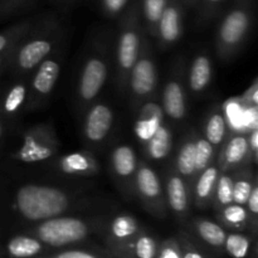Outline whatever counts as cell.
<instances>
[{
    "label": "cell",
    "instance_id": "cell-13",
    "mask_svg": "<svg viewBox=\"0 0 258 258\" xmlns=\"http://www.w3.org/2000/svg\"><path fill=\"white\" fill-rule=\"evenodd\" d=\"M136 184H138V190L140 196L145 201L151 202V207L158 208V214L160 208L156 203H161L163 193H161L160 179L156 175L155 171L148 165H141L136 174Z\"/></svg>",
    "mask_w": 258,
    "mask_h": 258
},
{
    "label": "cell",
    "instance_id": "cell-21",
    "mask_svg": "<svg viewBox=\"0 0 258 258\" xmlns=\"http://www.w3.org/2000/svg\"><path fill=\"white\" fill-rule=\"evenodd\" d=\"M166 194H168L170 208L179 216L185 214L189 207V199L186 194V186L180 176L171 175L169 178L166 184Z\"/></svg>",
    "mask_w": 258,
    "mask_h": 258
},
{
    "label": "cell",
    "instance_id": "cell-14",
    "mask_svg": "<svg viewBox=\"0 0 258 258\" xmlns=\"http://www.w3.org/2000/svg\"><path fill=\"white\" fill-rule=\"evenodd\" d=\"M164 111L173 120H183L186 113L185 95L183 86L178 81H170L166 83L163 95Z\"/></svg>",
    "mask_w": 258,
    "mask_h": 258
},
{
    "label": "cell",
    "instance_id": "cell-28",
    "mask_svg": "<svg viewBox=\"0 0 258 258\" xmlns=\"http://www.w3.org/2000/svg\"><path fill=\"white\" fill-rule=\"evenodd\" d=\"M176 169L183 176H191L196 169V141H186L176 158Z\"/></svg>",
    "mask_w": 258,
    "mask_h": 258
},
{
    "label": "cell",
    "instance_id": "cell-33",
    "mask_svg": "<svg viewBox=\"0 0 258 258\" xmlns=\"http://www.w3.org/2000/svg\"><path fill=\"white\" fill-rule=\"evenodd\" d=\"M233 183L234 181L229 175H222L217 180L216 196L222 208L233 203Z\"/></svg>",
    "mask_w": 258,
    "mask_h": 258
},
{
    "label": "cell",
    "instance_id": "cell-22",
    "mask_svg": "<svg viewBox=\"0 0 258 258\" xmlns=\"http://www.w3.org/2000/svg\"><path fill=\"white\" fill-rule=\"evenodd\" d=\"M212 78V63L207 55H197L189 73V85L194 92L206 90Z\"/></svg>",
    "mask_w": 258,
    "mask_h": 258
},
{
    "label": "cell",
    "instance_id": "cell-45",
    "mask_svg": "<svg viewBox=\"0 0 258 258\" xmlns=\"http://www.w3.org/2000/svg\"><path fill=\"white\" fill-rule=\"evenodd\" d=\"M223 2L224 0H202V3H203L204 14L208 15L209 13L214 12V10H216Z\"/></svg>",
    "mask_w": 258,
    "mask_h": 258
},
{
    "label": "cell",
    "instance_id": "cell-36",
    "mask_svg": "<svg viewBox=\"0 0 258 258\" xmlns=\"http://www.w3.org/2000/svg\"><path fill=\"white\" fill-rule=\"evenodd\" d=\"M252 186L253 184H251L246 179H239L236 183H233V203L239 204V206L247 204Z\"/></svg>",
    "mask_w": 258,
    "mask_h": 258
},
{
    "label": "cell",
    "instance_id": "cell-7",
    "mask_svg": "<svg viewBox=\"0 0 258 258\" xmlns=\"http://www.w3.org/2000/svg\"><path fill=\"white\" fill-rule=\"evenodd\" d=\"M107 80V64L100 57H92L85 63L80 80V96L83 101H92L100 93Z\"/></svg>",
    "mask_w": 258,
    "mask_h": 258
},
{
    "label": "cell",
    "instance_id": "cell-3",
    "mask_svg": "<svg viewBox=\"0 0 258 258\" xmlns=\"http://www.w3.org/2000/svg\"><path fill=\"white\" fill-rule=\"evenodd\" d=\"M252 23V0H237L224 15L218 30V49L222 55L236 52L246 39Z\"/></svg>",
    "mask_w": 258,
    "mask_h": 258
},
{
    "label": "cell",
    "instance_id": "cell-4",
    "mask_svg": "<svg viewBox=\"0 0 258 258\" xmlns=\"http://www.w3.org/2000/svg\"><path fill=\"white\" fill-rule=\"evenodd\" d=\"M57 139L45 127H35L24 135L15 160L25 164H37L49 160L57 153Z\"/></svg>",
    "mask_w": 258,
    "mask_h": 258
},
{
    "label": "cell",
    "instance_id": "cell-10",
    "mask_svg": "<svg viewBox=\"0 0 258 258\" xmlns=\"http://www.w3.org/2000/svg\"><path fill=\"white\" fill-rule=\"evenodd\" d=\"M164 43L176 42L181 34V7L179 0H169L156 28Z\"/></svg>",
    "mask_w": 258,
    "mask_h": 258
},
{
    "label": "cell",
    "instance_id": "cell-37",
    "mask_svg": "<svg viewBox=\"0 0 258 258\" xmlns=\"http://www.w3.org/2000/svg\"><path fill=\"white\" fill-rule=\"evenodd\" d=\"M181 249V258H208L197 244H194L185 234H181L178 238Z\"/></svg>",
    "mask_w": 258,
    "mask_h": 258
},
{
    "label": "cell",
    "instance_id": "cell-24",
    "mask_svg": "<svg viewBox=\"0 0 258 258\" xmlns=\"http://www.w3.org/2000/svg\"><path fill=\"white\" fill-rule=\"evenodd\" d=\"M254 246L256 244L251 236L234 231L232 233H227L223 249L231 258H247Z\"/></svg>",
    "mask_w": 258,
    "mask_h": 258
},
{
    "label": "cell",
    "instance_id": "cell-9",
    "mask_svg": "<svg viewBox=\"0 0 258 258\" xmlns=\"http://www.w3.org/2000/svg\"><path fill=\"white\" fill-rule=\"evenodd\" d=\"M141 232V227L139 222L128 214H121L117 216L111 222L110 231L107 237L108 252L111 254L126 243L135 238Z\"/></svg>",
    "mask_w": 258,
    "mask_h": 258
},
{
    "label": "cell",
    "instance_id": "cell-40",
    "mask_svg": "<svg viewBox=\"0 0 258 258\" xmlns=\"http://www.w3.org/2000/svg\"><path fill=\"white\" fill-rule=\"evenodd\" d=\"M102 8L108 15H117L127 5L128 0H101Z\"/></svg>",
    "mask_w": 258,
    "mask_h": 258
},
{
    "label": "cell",
    "instance_id": "cell-12",
    "mask_svg": "<svg viewBox=\"0 0 258 258\" xmlns=\"http://www.w3.org/2000/svg\"><path fill=\"white\" fill-rule=\"evenodd\" d=\"M52 43L48 39H33L25 43L17 54L18 67L22 71H30L39 64L52 50Z\"/></svg>",
    "mask_w": 258,
    "mask_h": 258
},
{
    "label": "cell",
    "instance_id": "cell-27",
    "mask_svg": "<svg viewBox=\"0 0 258 258\" xmlns=\"http://www.w3.org/2000/svg\"><path fill=\"white\" fill-rule=\"evenodd\" d=\"M222 222L227 228L232 231H244L249 226V214L243 206L232 203L223 207L221 214Z\"/></svg>",
    "mask_w": 258,
    "mask_h": 258
},
{
    "label": "cell",
    "instance_id": "cell-31",
    "mask_svg": "<svg viewBox=\"0 0 258 258\" xmlns=\"http://www.w3.org/2000/svg\"><path fill=\"white\" fill-rule=\"evenodd\" d=\"M169 0H143V14L150 30L158 28V23Z\"/></svg>",
    "mask_w": 258,
    "mask_h": 258
},
{
    "label": "cell",
    "instance_id": "cell-11",
    "mask_svg": "<svg viewBox=\"0 0 258 258\" xmlns=\"http://www.w3.org/2000/svg\"><path fill=\"white\" fill-rule=\"evenodd\" d=\"M159 244L155 237L141 231L128 243L113 252L112 256L116 258H156Z\"/></svg>",
    "mask_w": 258,
    "mask_h": 258
},
{
    "label": "cell",
    "instance_id": "cell-38",
    "mask_svg": "<svg viewBox=\"0 0 258 258\" xmlns=\"http://www.w3.org/2000/svg\"><path fill=\"white\" fill-rule=\"evenodd\" d=\"M227 116H228V121L233 127L242 128V121H243V106L238 105V103L231 102L227 103Z\"/></svg>",
    "mask_w": 258,
    "mask_h": 258
},
{
    "label": "cell",
    "instance_id": "cell-34",
    "mask_svg": "<svg viewBox=\"0 0 258 258\" xmlns=\"http://www.w3.org/2000/svg\"><path fill=\"white\" fill-rule=\"evenodd\" d=\"M213 156V145L207 139H198L196 141V169L202 171L208 166Z\"/></svg>",
    "mask_w": 258,
    "mask_h": 258
},
{
    "label": "cell",
    "instance_id": "cell-8",
    "mask_svg": "<svg viewBox=\"0 0 258 258\" xmlns=\"http://www.w3.org/2000/svg\"><path fill=\"white\" fill-rule=\"evenodd\" d=\"M112 122L113 115L111 108L103 103L95 105L86 116L85 126H83L86 139L92 143L102 141L110 133Z\"/></svg>",
    "mask_w": 258,
    "mask_h": 258
},
{
    "label": "cell",
    "instance_id": "cell-2",
    "mask_svg": "<svg viewBox=\"0 0 258 258\" xmlns=\"http://www.w3.org/2000/svg\"><path fill=\"white\" fill-rule=\"evenodd\" d=\"M90 233V224L82 219L58 216L39 222L29 234L48 247H66L82 242Z\"/></svg>",
    "mask_w": 258,
    "mask_h": 258
},
{
    "label": "cell",
    "instance_id": "cell-29",
    "mask_svg": "<svg viewBox=\"0 0 258 258\" xmlns=\"http://www.w3.org/2000/svg\"><path fill=\"white\" fill-rule=\"evenodd\" d=\"M226 117L222 113H214L206 125V139L212 145H219L226 136Z\"/></svg>",
    "mask_w": 258,
    "mask_h": 258
},
{
    "label": "cell",
    "instance_id": "cell-43",
    "mask_svg": "<svg viewBox=\"0 0 258 258\" xmlns=\"http://www.w3.org/2000/svg\"><path fill=\"white\" fill-rule=\"evenodd\" d=\"M243 102L246 106H257L258 103V95H257V82L252 85L251 88L243 96Z\"/></svg>",
    "mask_w": 258,
    "mask_h": 258
},
{
    "label": "cell",
    "instance_id": "cell-15",
    "mask_svg": "<svg viewBox=\"0 0 258 258\" xmlns=\"http://www.w3.org/2000/svg\"><path fill=\"white\" fill-rule=\"evenodd\" d=\"M59 63L54 59H45L40 62L39 68L33 78V91L39 97H45L52 92L58 77H59Z\"/></svg>",
    "mask_w": 258,
    "mask_h": 258
},
{
    "label": "cell",
    "instance_id": "cell-19",
    "mask_svg": "<svg viewBox=\"0 0 258 258\" xmlns=\"http://www.w3.org/2000/svg\"><path fill=\"white\" fill-rule=\"evenodd\" d=\"M163 113L159 106L149 103L143 108L135 125V133L141 141H148L161 125Z\"/></svg>",
    "mask_w": 258,
    "mask_h": 258
},
{
    "label": "cell",
    "instance_id": "cell-20",
    "mask_svg": "<svg viewBox=\"0 0 258 258\" xmlns=\"http://www.w3.org/2000/svg\"><path fill=\"white\" fill-rule=\"evenodd\" d=\"M196 233L207 246L212 248L223 249L224 241H226L227 232L221 224L214 223L208 219H197L194 222Z\"/></svg>",
    "mask_w": 258,
    "mask_h": 258
},
{
    "label": "cell",
    "instance_id": "cell-32",
    "mask_svg": "<svg viewBox=\"0 0 258 258\" xmlns=\"http://www.w3.org/2000/svg\"><path fill=\"white\" fill-rule=\"evenodd\" d=\"M25 96H27V88L24 85L19 83L10 88L9 92L7 93L3 102V110L7 113H15L25 101Z\"/></svg>",
    "mask_w": 258,
    "mask_h": 258
},
{
    "label": "cell",
    "instance_id": "cell-26",
    "mask_svg": "<svg viewBox=\"0 0 258 258\" xmlns=\"http://www.w3.org/2000/svg\"><path fill=\"white\" fill-rule=\"evenodd\" d=\"M201 173L194 193H196L197 206H206L216 189L217 180H218V169L212 165L202 170Z\"/></svg>",
    "mask_w": 258,
    "mask_h": 258
},
{
    "label": "cell",
    "instance_id": "cell-6",
    "mask_svg": "<svg viewBox=\"0 0 258 258\" xmlns=\"http://www.w3.org/2000/svg\"><path fill=\"white\" fill-rule=\"evenodd\" d=\"M130 86L134 96L138 98L148 97L156 86V68L150 54H148V49L144 47L143 53L139 55L138 60L130 71Z\"/></svg>",
    "mask_w": 258,
    "mask_h": 258
},
{
    "label": "cell",
    "instance_id": "cell-35",
    "mask_svg": "<svg viewBox=\"0 0 258 258\" xmlns=\"http://www.w3.org/2000/svg\"><path fill=\"white\" fill-rule=\"evenodd\" d=\"M156 258H181V249L176 238H169L159 244Z\"/></svg>",
    "mask_w": 258,
    "mask_h": 258
},
{
    "label": "cell",
    "instance_id": "cell-41",
    "mask_svg": "<svg viewBox=\"0 0 258 258\" xmlns=\"http://www.w3.org/2000/svg\"><path fill=\"white\" fill-rule=\"evenodd\" d=\"M247 204H248L249 213L252 214V218H253V223L256 224V218L258 214V186L256 183L252 186V190L248 197V201H247Z\"/></svg>",
    "mask_w": 258,
    "mask_h": 258
},
{
    "label": "cell",
    "instance_id": "cell-25",
    "mask_svg": "<svg viewBox=\"0 0 258 258\" xmlns=\"http://www.w3.org/2000/svg\"><path fill=\"white\" fill-rule=\"evenodd\" d=\"M136 154L128 145H121L113 150L112 166L113 170L121 178H128L136 170Z\"/></svg>",
    "mask_w": 258,
    "mask_h": 258
},
{
    "label": "cell",
    "instance_id": "cell-42",
    "mask_svg": "<svg viewBox=\"0 0 258 258\" xmlns=\"http://www.w3.org/2000/svg\"><path fill=\"white\" fill-rule=\"evenodd\" d=\"M22 27L23 25H18V27H14V29H10V30H7V32L0 33V53L7 50V48L9 47L10 42H12L13 37H14V33L18 32Z\"/></svg>",
    "mask_w": 258,
    "mask_h": 258
},
{
    "label": "cell",
    "instance_id": "cell-1",
    "mask_svg": "<svg viewBox=\"0 0 258 258\" xmlns=\"http://www.w3.org/2000/svg\"><path fill=\"white\" fill-rule=\"evenodd\" d=\"M15 208L23 218L32 222L62 216L70 208V197L59 188L39 184L20 186L15 194Z\"/></svg>",
    "mask_w": 258,
    "mask_h": 258
},
{
    "label": "cell",
    "instance_id": "cell-39",
    "mask_svg": "<svg viewBox=\"0 0 258 258\" xmlns=\"http://www.w3.org/2000/svg\"><path fill=\"white\" fill-rule=\"evenodd\" d=\"M30 0H0V18L19 12Z\"/></svg>",
    "mask_w": 258,
    "mask_h": 258
},
{
    "label": "cell",
    "instance_id": "cell-30",
    "mask_svg": "<svg viewBox=\"0 0 258 258\" xmlns=\"http://www.w3.org/2000/svg\"><path fill=\"white\" fill-rule=\"evenodd\" d=\"M34 258H116L110 252L102 249H90V248H72L66 251L57 252L53 254H40Z\"/></svg>",
    "mask_w": 258,
    "mask_h": 258
},
{
    "label": "cell",
    "instance_id": "cell-23",
    "mask_svg": "<svg viewBox=\"0 0 258 258\" xmlns=\"http://www.w3.org/2000/svg\"><path fill=\"white\" fill-rule=\"evenodd\" d=\"M171 143H173V138H171L170 130L161 123L155 134L146 141L149 156L155 160H163L170 153Z\"/></svg>",
    "mask_w": 258,
    "mask_h": 258
},
{
    "label": "cell",
    "instance_id": "cell-46",
    "mask_svg": "<svg viewBox=\"0 0 258 258\" xmlns=\"http://www.w3.org/2000/svg\"><path fill=\"white\" fill-rule=\"evenodd\" d=\"M2 134H3V126H2V122H0V138H2Z\"/></svg>",
    "mask_w": 258,
    "mask_h": 258
},
{
    "label": "cell",
    "instance_id": "cell-5",
    "mask_svg": "<svg viewBox=\"0 0 258 258\" xmlns=\"http://www.w3.org/2000/svg\"><path fill=\"white\" fill-rule=\"evenodd\" d=\"M140 38L139 10L136 4H134L123 19V27L118 38L117 63L122 75L130 73L140 55Z\"/></svg>",
    "mask_w": 258,
    "mask_h": 258
},
{
    "label": "cell",
    "instance_id": "cell-17",
    "mask_svg": "<svg viewBox=\"0 0 258 258\" xmlns=\"http://www.w3.org/2000/svg\"><path fill=\"white\" fill-rule=\"evenodd\" d=\"M44 249L45 244L32 234H18L7 244V253L10 258H34L40 256Z\"/></svg>",
    "mask_w": 258,
    "mask_h": 258
},
{
    "label": "cell",
    "instance_id": "cell-18",
    "mask_svg": "<svg viewBox=\"0 0 258 258\" xmlns=\"http://www.w3.org/2000/svg\"><path fill=\"white\" fill-rule=\"evenodd\" d=\"M59 169L70 175H90L98 170V165L90 154L72 153L60 159Z\"/></svg>",
    "mask_w": 258,
    "mask_h": 258
},
{
    "label": "cell",
    "instance_id": "cell-44",
    "mask_svg": "<svg viewBox=\"0 0 258 258\" xmlns=\"http://www.w3.org/2000/svg\"><path fill=\"white\" fill-rule=\"evenodd\" d=\"M248 146H249V150L253 153L254 159H256L257 149H258V128L251 130V134H249V139H248Z\"/></svg>",
    "mask_w": 258,
    "mask_h": 258
},
{
    "label": "cell",
    "instance_id": "cell-16",
    "mask_svg": "<svg viewBox=\"0 0 258 258\" xmlns=\"http://www.w3.org/2000/svg\"><path fill=\"white\" fill-rule=\"evenodd\" d=\"M248 140L243 135H236L227 143L222 153L221 165L223 170H232L238 168L239 165L249 158Z\"/></svg>",
    "mask_w": 258,
    "mask_h": 258
},
{
    "label": "cell",
    "instance_id": "cell-47",
    "mask_svg": "<svg viewBox=\"0 0 258 258\" xmlns=\"http://www.w3.org/2000/svg\"><path fill=\"white\" fill-rule=\"evenodd\" d=\"M189 2H191V3H194V2H199V0H189Z\"/></svg>",
    "mask_w": 258,
    "mask_h": 258
}]
</instances>
